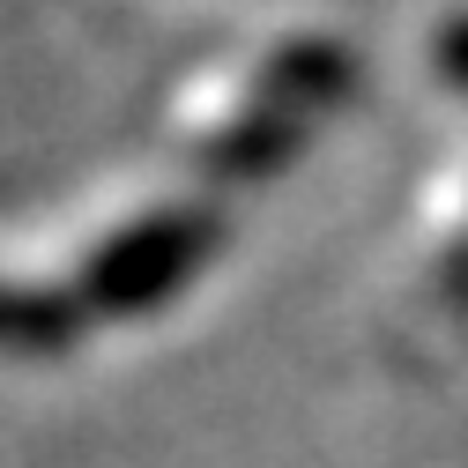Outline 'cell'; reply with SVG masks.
<instances>
[{"label": "cell", "instance_id": "obj_1", "mask_svg": "<svg viewBox=\"0 0 468 468\" xmlns=\"http://www.w3.org/2000/svg\"><path fill=\"white\" fill-rule=\"evenodd\" d=\"M446 68H453V82H468V23L446 30Z\"/></svg>", "mask_w": 468, "mask_h": 468}]
</instances>
